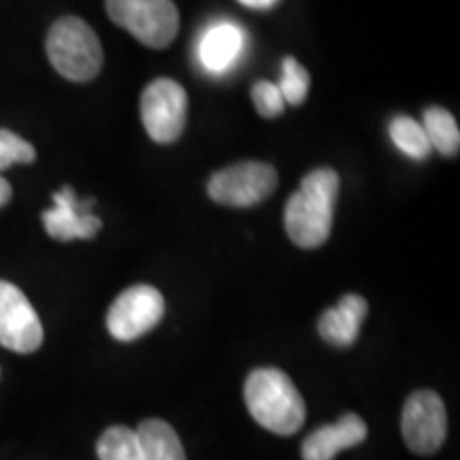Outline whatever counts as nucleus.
<instances>
[{"label": "nucleus", "instance_id": "4be33fe9", "mask_svg": "<svg viewBox=\"0 0 460 460\" xmlns=\"http://www.w3.org/2000/svg\"><path fill=\"white\" fill-rule=\"evenodd\" d=\"M11 194H13V190H11L9 181H7V180H3V177H0V207L9 203V200H11Z\"/></svg>", "mask_w": 460, "mask_h": 460}, {"label": "nucleus", "instance_id": "0eeeda50", "mask_svg": "<svg viewBox=\"0 0 460 460\" xmlns=\"http://www.w3.org/2000/svg\"><path fill=\"white\" fill-rule=\"evenodd\" d=\"M401 430L413 454L429 456L439 450L447 435V416L441 396L433 390H416L402 407Z\"/></svg>", "mask_w": 460, "mask_h": 460}, {"label": "nucleus", "instance_id": "2eb2a0df", "mask_svg": "<svg viewBox=\"0 0 460 460\" xmlns=\"http://www.w3.org/2000/svg\"><path fill=\"white\" fill-rule=\"evenodd\" d=\"M424 132L430 147L444 156H456L460 149V130L456 118L444 107H429L424 111Z\"/></svg>", "mask_w": 460, "mask_h": 460}, {"label": "nucleus", "instance_id": "ddd939ff", "mask_svg": "<svg viewBox=\"0 0 460 460\" xmlns=\"http://www.w3.org/2000/svg\"><path fill=\"white\" fill-rule=\"evenodd\" d=\"M369 314V305L360 295H345L335 307L326 309L318 320V331L326 343L348 348L358 339L360 326Z\"/></svg>", "mask_w": 460, "mask_h": 460}, {"label": "nucleus", "instance_id": "423d86ee", "mask_svg": "<svg viewBox=\"0 0 460 460\" xmlns=\"http://www.w3.org/2000/svg\"><path fill=\"white\" fill-rule=\"evenodd\" d=\"M278 188V171L267 163L230 164L209 180L207 192L216 203L226 207H252L262 203Z\"/></svg>", "mask_w": 460, "mask_h": 460}, {"label": "nucleus", "instance_id": "f257e3e1", "mask_svg": "<svg viewBox=\"0 0 460 460\" xmlns=\"http://www.w3.org/2000/svg\"><path fill=\"white\" fill-rule=\"evenodd\" d=\"M339 197L337 171L322 166L305 175L301 188L288 199L284 211L286 233L303 250L326 243L332 228V214Z\"/></svg>", "mask_w": 460, "mask_h": 460}, {"label": "nucleus", "instance_id": "39448f33", "mask_svg": "<svg viewBox=\"0 0 460 460\" xmlns=\"http://www.w3.org/2000/svg\"><path fill=\"white\" fill-rule=\"evenodd\" d=\"M188 118V94L175 79L158 77L141 94V122L156 143L181 137Z\"/></svg>", "mask_w": 460, "mask_h": 460}, {"label": "nucleus", "instance_id": "9d476101", "mask_svg": "<svg viewBox=\"0 0 460 460\" xmlns=\"http://www.w3.org/2000/svg\"><path fill=\"white\" fill-rule=\"evenodd\" d=\"M94 200H79L71 186L62 188L54 194V207L43 211L41 220L48 234L56 241L92 239L99 234L102 222L90 214Z\"/></svg>", "mask_w": 460, "mask_h": 460}, {"label": "nucleus", "instance_id": "f03ea898", "mask_svg": "<svg viewBox=\"0 0 460 460\" xmlns=\"http://www.w3.org/2000/svg\"><path fill=\"white\" fill-rule=\"evenodd\" d=\"M245 405L262 429L295 435L305 422V401L292 379L279 369H256L245 379Z\"/></svg>", "mask_w": 460, "mask_h": 460}, {"label": "nucleus", "instance_id": "7ed1b4c3", "mask_svg": "<svg viewBox=\"0 0 460 460\" xmlns=\"http://www.w3.org/2000/svg\"><path fill=\"white\" fill-rule=\"evenodd\" d=\"M45 49H48L51 66L68 82H92L102 68L99 37L82 17H60L49 28Z\"/></svg>", "mask_w": 460, "mask_h": 460}, {"label": "nucleus", "instance_id": "aec40b11", "mask_svg": "<svg viewBox=\"0 0 460 460\" xmlns=\"http://www.w3.org/2000/svg\"><path fill=\"white\" fill-rule=\"evenodd\" d=\"M252 101H254L256 111L262 118H278L286 109V101L281 96L278 84L264 82V79L252 85Z\"/></svg>", "mask_w": 460, "mask_h": 460}, {"label": "nucleus", "instance_id": "20e7f679", "mask_svg": "<svg viewBox=\"0 0 460 460\" xmlns=\"http://www.w3.org/2000/svg\"><path fill=\"white\" fill-rule=\"evenodd\" d=\"M107 15L137 41L164 49L180 31V11L172 0H105Z\"/></svg>", "mask_w": 460, "mask_h": 460}, {"label": "nucleus", "instance_id": "4468645a", "mask_svg": "<svg viewBox=\"0 0 460 460\" xmlns=\"http://www.w3.org/2000/svg\"><path fill=\"white\" fill-rule=\"evenodd\" d=\"M143 460H186V452L175 430L164 420H146L137 427Z\"/></svg>", "mask_w": 460, "mask_h": 460}, {"label": "nucleus", "instance_id": "1a4fd4ad", "mask_svg": "<svg viewBox=\"0 0 460 460\" xmlns=\"http://www.w3.org/2000/svg\"><path fill=\"white\" fill-rule=\"evenodd\" d=\"M43 343L39 314L20 288L0 279V345L17 354H32Z\"/></svg>", "mask_w": 460, "mask_h": 460}, {"label": "nucleus", "instance_id": "6ab92c4d", "mask_svg": "<svg viewBox=\"0 0 460 460\" xmlns=\"http://www.w3.org/2000/svg\"><path fill=\"white\" fill-rule=\"evenodd\" d=\"M37 158L32 143L7 128H0V171L13 164H31Z\"/></svg>", "mask_w": 460, "mask_h": 460}, {"label": "nucleus", "instance_id": "f3484780", "mask_svg": "<svg viewBox=\"0 0 460 460\" xmlns=\"http://www.w3.org/2000/svg\"><path fill=\"white\" fill-rule=\"evenodd\" d=\"M101 460H143L139 437L128 427H111L101 435L99 446Z\"/></svg>", "mask_w": 460, "mask_h": 460}, {"label": "nucleus", "instance_id": "412c9836", "mask_svg": "<svg viewBox=\"0 0 460 460\" xmlns=\"http://www.w3.org/2000/svg\"><path fill=\"white\" fill-rule=\"evenodd\" d=\"M239 3L245 4V7H250V9L267 11V9H273L279 0H239Z\"/></svg>", "mask_w": 460, "mask_h": 460}, {"label": "nucleus", "instance_id": "6e6552de", "mask_svg": "<svg viewBox=\"0 0 460 460\" xmlns=\"http://www.w3.org/2000/svg\"><path fill=\"white\" fill-rule=\"evenodd\" d=\"M164 315V298L154 286L139 284L115 298L107 314V329L118 341H135Z\"/></svg>", "mask_w": 460, "mask_h": 460}, {"label": "nucleus", "instance_id": "dca6fc26", "mask_svg": "<svg viewBox=\"0 0 460 460\" xmlns=\"http://www.w3.org/2000/svg\"><path fill=\"white\" fill-rule=\"evenodd\" d=\"M390 139L396 147L401 149L405 156L413 160H424L429 158V154L433 152L430 147L427 132H424L422 126H420L416 119L410 118V115H396V118L390 122Z\"/></svg>", "mask_w": 460, "mask_h": 460}, {"label": "nucleus", "instance_id": "f8f14e48", "mask_svg": "<svg viewBox=\"0 0 460 460\" xmlns=\"http://www.w3.org/2000/svg\"><path fill=\"white\" fill-rule=\"evenodd\" d=\"M245 49V32L233 22H216L199 39V62L209 73H226Z\"/></svg>", "mask_w": 460, "mask_h": 460}, {"label": "nucleus", "instance_id": "9b49d317", "mask_svg": "<svg viewBox=\"0 0 460 460\" xmlns=\"http://www.w3.org/2000/svg\"><path fill=\"white\" fill-rule=\"evenodd\" d=\"M367 439L365 420L356 413H345L335 424L314 430L303 441V460H332L345 447L360 446Z\"/></svg>", "mask_w": 460, "mask_h": 460}, {"label": "nucleus", "instance_id": "a211bd4d", "mask_svg": "<svg viewBox=\"0 0 460 460\" xmlns=\"http://www.w3.org/2000/svg\"><path fill=\"white\" fill-rule=\"evenodd\" d=\"M309 85H312V77L307 68L292 56H286L281 62V82L278 84L286 105H303L309 94Z\"/></svg>", "mask_w": 460, "mask_h": 460}]
</instances>
